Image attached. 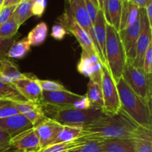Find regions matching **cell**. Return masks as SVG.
<instances>
[{
  "label": "cell",
  "instance_id": "cell-1",
  "mask_svg": "<svg viewBox=\"0 0 152 152\" xmlns=\"http://www.w3.org/2000/svg\"><path fill=\"white\" fill-rule=\"evenodd\" d=\"M139 126L123 110L113 115H105L102 118L83 128V140L102 141L105 140L134 138Z\"/></svg>",
  "mask_w": 152,
  "mask_h": 152
},
{
  "label": "cell",
  "instance_id": "cell-2",
  "mask_svg": "<svg viewBox=\"0 0 152 152\" xmlns=\"http://www.w3.org/2000/svg\"><path fill=\"white\" fill-rule=\"evenodd\" d=\"M120 102V109L123 110L137 126L151 130V109L145 100L137 95L123 78L117 83Z\"/></svg>",
  "mask_w": 152,
  "mask_h": 152
},
{
  "label": "cell",
  "instance_id": "cell-3",
  "mask_svg": "<svg viewBox=\"0 0 152 152\" xmlns=\"http://www.w3.org/2000/svg\"><path fill=\"white\" fill-rule=\"evenodd\" d=\"M42 106L45 114L52 113L53 115L50 119L62 126L83 128L106 115L102 108L96 106L85 110L77 109L74 107L57 108L47 105H42Z\"/></svg>",
  "mask_w": 152,
  "mask_h": 152
},
{
  "label": "cell",
  "instance_id": "cell-4",
  "mask_svg": "<svg viewBox=\"0 0 152 152\" xmlns=\"http://www.w3.org/2000/svg\"><path fill=\"white\" fill-rule=\"evenodd\" d=\"M105 60L113 80L116 83L122 78L127 62L126 51L120 39L119 31L106 23Z\"/></svg>",
  "mask_w": 152,
  "mask_h": 152
},
{
  "label": "cell",
  "instance_id": "cell-5",
  "mask_svg": "<svg viewBox=\"0 0 152 152\" xmlns=\"http://www.w3.org/2000/svg\"><path fill=\"white\" fill-rule=\"evenodd\" d=\"M122 78L137 95L146 102L151 109V75L145 74L142 68H135L127 61Z\"/></svg>",
  "mask_w": 152,
  "mask_h": 152
},
{
  "label": "cell",
  "instance_id": "cell-6",
  "mask_svg": "<svg viewBox=\"0 0 152 152\" xmlns=\"http://www.w3.org/2000/svg\"><path fill=\"white\" fill-rule=\"evenodd\" d=\"M65 6L69 10L70 13H71L76 22L89 36L101 62L104 65H106L105 58L96 41L93 23L88 13L84 0H65Z\"/></svg>",
  "mask_w": 152,
  "mask_h": 152
},
{
  "label": "cell",
  "instance_id": "cell-7",
  "mask_svg": "<svg viewBox=\"0 0 152 152\" xmlns=\"http://www.w3.org/2000/svg\"><path fill=\"white\" fill-rule=\"evenodd\" d=\"M102 91L103 111L108 115L116 114L120 111V102L116 83L113 80L106 65H102Z\"/></svg>",
  "mask_w": 152,
  "mask_h": 152
},
{
  "label": "cell",
  "instance_id": "cell-8",
  "mask_svg": "<svg viewBox=\"0 0 152 152\" xmlns=\"http://www.w3.org/2000/svg\"><path fill=\"white\" fill-rule=\"evenodd\" d=\"M56 22L63 26L66 30L67 33H70L77 39L82 47V50H84L90 55H96L98 56L89 36L83 29V28L76 22L67 7L65 6L64 12L57 18Z\"/></svg>",
  "mask_w": 152,
  "mask_h": 152
},
{
  "label": "cell",
  "instance_id": "cell-9",
  "mask_svg": "<svg viewBox=\"0 0 152 152\" xmlns=\"http://www.w3.org/2000/svg\"><path fill=\"white\" fill-rule=\"evenodd\" d=\"M141 31L136 44L135 57L132 65L137 68H142L143 58L150 43L152 42V28L149 25L145 8H140Z\"/></svg>",
  "mask_w": 152,
  "mask_h": 152
},
{
  "label": "cell",
  "instance_id": "cell-10",
  "mask_svg": "<svg viewBox=\"0 0 152 152\" xmlns=\"http://www.w3.org/2000/svg\"><path fill=\"white\" fill-rule=\"evenodd\" d=\"M42 150L39 140L34 129L24 132L12 137L10 141L9 150L13 152H39Z\"/></svg>",
  "mask_w": 152,
  "mask_h": 152
},
{
  "label": "cell",
  "instance_id": "cell-11",
  "mask_svg": "<svg viewBox=\"0 0 152 152\" xmlns=\"http://www.w3.org/2000/svg\"><path fill=\"white\" fill-rule=\"evenodd\" d=\"M83 96L70 91L68 89L55 91H45L42 93L40 104L50 105L57 108L72 107L73 105L80 100Z\"/></svg>",
  "mask_w": 152,
  "mask_h": 152
},
{
  "label": "cell",
  "instance_id": "cell-12",
  "mask_svg": "<svg viewBox=\"0 0 152 152\" xmlns=\"http://www.w3.org/2000/svg\"><path fill=\"white\" fill-rule=\"evenodd\" d=\"M102 65V63L96 55H90L84 50H82L80 62L77 65V70L83 76L101 84Z\"/></svg>",
  "mask_w": 152,
  "mask_h": 152
},
{
  "label": "cell",
  "instance_id": "cell-13",
  "mask_svg": "<svg viewBox=\"0 0 152 152\" xmlns=\"http://www.w3.org/2000/svg\"><path fill=\"white\" fill-rule=\"evenodd\" d=\"M140 31L141 20L140 13L139 16L133 25L125 28V29L119 31L120 39H121L125 51H126L127 61L130 62L132 64L135 57L136 44L138 38H139Z\"/></svg>",
  "mask_w": 152,
  "mask_h": 152
},
{
  "label": "cell",
  "instance_id": "cell-14",
  "mask_svg": "<svg viewBox=\"0 0 152 152\" xmlns=\"http://www.w3.org/2000/svg\"><path fill=\"white\" fill-rule=\"evenodd\" d=\"M37 78L32 74H28L26 77L16 80L11 84L27 100L40 103L42 90L37 82Z\"/></svg>",
  "mask_w": 152,
  "mask_h": 152
},
{
  "label": "cell",
  "instance_id": "cell-15",
  "mask_svg": "<svg viewBox=\"0 0 152 152\" xmlns=\"http://www.w3.org/2000/svg\"><path fill=\"white\" fill-rule=\"evenodd\" d=\"M62 127L63 126L54 120L48 118L34 128L42 149L53 144Z\"/></svg>",
  "mask_w": 152,
  "mask_h": 152
},
{
  "label": "cell",
  "instance_id": "cell-16",
  "mask_svg": "<svg viewBox=\"0 0 152 152\" xmlns=\"http://www.w3.org/2000/svg\"><path fill=\"white\" fill-rule=\"evenodd\" d=\"M33 128L29 120L21 114L0 119V131L8 134L11 138Z\"/></svg>",
  "mask_w": 152,
  "mask_h": 152
},
{
  "label": "cell",
  "instance_id": "cell-17",
  "mask_svg": "<svg viewBox=\"0 0 152 152\" xmlns=\"http://www.w3.org/2000/svg\"><path fill=\"white\" fill-rule=\"evenodd\" d=\"M14 103L19 114L28 119L34 128L48 118L45 114L40 103L30 101H14Z\"/></svg>",
  "mask_w": 152,
  "mask_h": 152
},
{
  "label": "cell",
  "instance_id": "cell-18",
  "mask_svg": "<svg viewBox=\"0 0 152 152\" xmlns=\"http://www.w3.org/2000/svg\"><path fill=\"white\" fill-rule=\"evenodd\" d=\"M122 2L120 0H106L102 10L106 23L118 31L120 28Z\"/></svg>",
  "mask_w": 152,
  "mask_h": 152
},
{
  "label": "cell",
  "instance_id": "cell-19",
  "mask_svg": "<svg viewBox=\"0 0 152 152\" xmlns=\"http://www.w3.org/2000/svg\"><path fill=\"white\" fill-rule=\"evenodd\" d=\"M100 144L102 152H134V138L105 140Z\"/></svg>",
  "mask_w": 152,
  "mask_h": 152
},
{
  "label": "cell",
  "instance_id": "cell-20",
  "mask_svg": "<svg viewBox=\"0 0 152 152\" xmlns=\"http://www.w3.org/2000/svg\"><path fill=\"white\" fill-rule=\"evenodd\" d=\"M28 74H22L13 62L7 58L0 60V80L5 83H12L26 77Z\"/></svg>",
  "mask_w": 152,
  "mask_h": 152
},
{
  "label": "cell",
  "instance_id": "cell-21",
  "mask_svg": "<svg viewBox=\"0 0 152 152\" xmlns=\"http://www.w3.org/2000/svg\"><path fill=\"white\" fill-rule=\"evenodd\" d=\"M94 30L96 41L99 46L102 55L105 59V41H106V21L104 16L103 10H98L96 18L93 23ZM106 62V60H105Z\"/></svg>",
  "mask_w": 152,
  "mask_h": 152
},
{
  "label": "cell",
  "instance_id": "cell-22",
  "mask_svg": "<svg viewBox=\"0 0 152 152\" xmlns=\"http://www.w3.org/2000/svg\"><path fill=\"white\" fill-rule=\"evenodd\" d=\"M140 8L129 0L122 2V13L120 20V30L125 29L134 23L139 16Z\"/></svg>",
  "mask_w": 152,
  "mask_h": 152
},
{
  "label": "cell",
  "instance_id": "cell-23",
  "mask_svg": "<svg viewBox=\"0 0 152 152\" xmlns=\"http://www.w3.org/2000/svg\"><path fill=\"white\" fill-rule=\"evenodd\" d=\"M134 140V152H152L151 130L139 126Z\"/></svg>",
  "mask_w": 152,
  "mask_h": 152
},
{
  "label": "cell",
  "instance_id": "cell-24",
  "mask_svg": "<svg viewBox=\"0 0 152 152\" xmlns=\"http://www.w3.org/2000/svg\"><path fill=\"white\" fill-rule=\"evenodd\" d=\"M48 28L45 22H40L29 32L27 39L31 46H38L45 41Z\"/></svg>",
  "mask_w": 152,
  "mask_h": 152
},
{
  "label": "cell",
  "instance_id": "cell-25",
  "mask_svg": "<svg viewBox=\"0 0 152 152\" xmlns=\"http://www.w3.org/2000/svg\"><path fill=\"white\" fill-rule=\"evenodd\" d=\"M31 50V45L28 42L27 37L19 41H15L7 52V58L21 59L25 57Z\"/></svg>",
  "mask_w": 152,
  "mask_h": 152
},
{
  "label": "cell",
  "instance_id": "cell-26",
  "mask_svg": "<svg viewBox=\"0 0 152 152\" xmlns=\"http://www.w3.org/2000/svg\"><path fill=\"white\" fill-rule=\"evenodd\" d=\"M88 90L86 96H87L88 100L94 106L98 107L102 109L104 102L101 84L90 80L88 84Z\"/></svg>",
  "mask_w": 152,
  "mask_h": 152
},
{
  "label": "cell",
  "instance_id": "cell-27",
  "mask_svg": "<svg viewBox=\"0 0 152 152\" xmlns=\"http://www.w3.org/2000/svg\"><path fill=\"white\" fill-rule=\"evenodd\" d=\"M82 132H83V128L81 127L63 126L62 130L60 131L53 144L72 142L79 140L81 137Z\"/></svg>",
  "mask_w": 152,
  "mask_h": 152
},
{
  "label": "cell",
  "instance_id": "cell-28",
  "mask_svg": "<svg viewBox=\"0 0 152 152\" xmlns=\"http://www.w3.org/2000/svg\"><path fill=\"white\" fill-rule=\"evenodd\" d=\"M33 16L31 13V0H22L17 4L12 17L19 26Z\"/></svg>",
  "mask_w": 152,
  "mask_h": 152
},
{
  "label": "cell",
  "instance_id": "cell-29",
  "mask_svg": "<svg viewBox=\"0 0 152 152\" xmlns=\"http://www.w3.org/2000/svg\"><path fill=\"white\" fill-rule=\"evenodd\" d=\"M0 96L13 101H28L11 83L0 80Z\"/></svg>",
  "mask_w": 152,
  "mask_h": 152
},
{
  "label": "cell",
  "instance_id": "cell-30",
  "mask_svg": "<svg viewBox=\"0 0 152 152\" xmlns=\"http://www.w3.org/2000/svg\"><path fill=\"white\" fill-rule=\"evenodd\" d=\"M84 141L85 140H83L81 139H79L77 140L72 141V142L52 144V145L45 147L39 152H68L72 148L81 145Z\"/></svg>",
  "mask_w": 152,
  "mask_h": 152
},
{
  "label": "cell",
  "instance_id": "cell-31",
  "mask_svg": "<svg viewBox=\"0 0 152 152\" xmlns=\"http://www.w3.org/2000/svg\"><path fill=\"white\" fill-rule=\"evenodd\" d=\"M19 114L14 101L0 97V119Z\"/></svg>",
  "mask_w": 152,
  "mask_h": 152
},
{
  "label": "cell",
  "instance_id": "cell-32",
  "mask_svg": "<svg viewBox=\"0 0 152 152\" xmlns=\"http://www.w3.org/2000/svg\"><path fill=\"white\" fill-rule=\"evenodd\" d=\"M19 25L13 17L8 21L0 25V37L10 38L16 36L17 34Z\"/></svg>",
  "mask_w": 152,
  "mask_h": 152
},
{
  "label": "cell",
  "instance_id": "cell-33",
  "mask_svg": "<svg viewBox=\"0 0 152 152\" xmlns=\"http://www.w3.org/2000/svg\"><path fill=\"white\" fill-rule=\"evenodd\" d=\"M68 152H102L100 141L85 140L81 145Z\"/></svg>",
  "mask_w": 152,
  "mask_h": 152
},
{
  "label": "cell",
  "instance_id": "cell-34",
  "mask_svg": "<svg viewBox=\"0 0 152 152\" xmlns=\"http://www.w3.org/2000/svg\"><path fill=\"white\" fill-rule=\"evenodd\" d=\"M37 82L39 85L42 90L45 91H55L66 90V88L61 83H58V82L48 80H39L38 78H37Z\"/></svg>",
  "mask_w": 152,
  "mask_h": 152
},
{
  "label": "cell",
  "instance_id": "cell-35",
  "mask_svg": "<svg viewBox=\"0 0 152 152\" xmlns=\"http://www.w3.org/2000/svg\"><path fill=\"white\" fill-rule=\"evenodd\" d=\"M16 36L10 38L0 37V60L7 58V52L11 45L16 41Z\"/></svg>",
  "mask_w": 152,
  "mask_h": 152
},
{
  "label": "cell",
  "instance_id": "cell-36",
  "mask_svg": "<svg viewBox=\"0 0 152 152\" xmlns=\"http://www.w3.org/2000/svg\"><path fill=\"white\" fill-rule=\"evenodd\" d=\"M46 7V0H31V13L33 16L41 17Z\"/></svg>",
  "mask_w": 152,
  "mask_h": 152
},
{
  "label": "cell",
  "instance_id": "cell-37",
  "mask_svg": "<svg viewBox=\"0 0 152 152\" xmlns=\"http://www.w3.org/2000/svg\"><path fill=\"white\" fill-rule=\"evenodd\" d=\"M152 42L150 43L148 49L145 53L143 58V64H142V69L145 73L148 75H151L152 71Z\"/></svg>",
  "mask_w": 152,
  "mask_h": 152
},
{
  "label": "cell",
  "instance_id": "cell-38",
  "mask_svg": "<svg viewBox=\"0 0 152 152\" xmlns=\"http://www.w3.org/2000/svg\"><path fill=\"white\" fill-rule=\"evenodd\" d=\"M16 5L2 7L0 9V25L8 21L13 16Z\"/></svg>",
  "mask_w": 152,
  "mask_h": 152
},
{
  "label": "cell",
  "instance_id": "cell-39",
  "mask_svg": "<svg viewBox=\"0 0 152 152\" xmlns=\"http://www.w3.org/2000/svg\"><path fill=\"white\" fill-rule=\"evenodd\" d=\"M68 34L66 30L65 29L63 26H62L59 24L56 23L52 27V31H51V37L54 38L55 39L57 40H62L63 39L65 35Z\"/></svg>",
  "mask_w": 152,
  "mask_h": 152
},
{
  "label": "cell",
  "instance_id": "cell-40",
  "mask_svg": "<svg viewBox=\"0 0 152 152\" xmlns=\"http://www.w3.org/2000/svg\"><path fill=\"white\" fill-rule=\"evenodd\" d=\"M10 139L11 137L8 134L0 131V152L8 151Z\"/></svg>",
  "mask_w": 152,
  "mask_h": 152
},
{
  "label": "cell",
  "instance_id": "cell-41",
  "mask_svg": "<svg viewBox=\"0 0 152 152\" xmlns=\"http://www.w3.org/2000/svg\"><path fill=\"white\" fill-rule=\"evenodd\" d=\"M72 107H74V108H77V109L85 110L92 108V107H94V105L91 103V102L88 100L87 96L85 95V96H83L80 100L76 102L73 105Z\"/></svg>",
  "mask_w": 152,
  "mask_h": 152
},
{
  "label": "cell",
  "instance_id": "cell-42",
  "mask_svg": "<svg viewBox=\"0 0 152 152\" xmlns=\"http://www.w3.org/2000/svg\"><path fill=\"white\" fill-rule=\"evenodd\" d=\"M84 2L85 4H86V9L88 10V13L89 14V16L91 18V20L92 23H94V22L95 20V18H96V13H97V11L99 9L96 8L90 0H84Z\"/></svg>",
  "mask_w": 152,
  "mask_h": 152
},
{
  "label": "cell",
  "instance_id": "cell-43",
  "mask_svg": "<svg viewBox=\"0 0 152 152\" xmlns=\"http://www.w3.org/2000/svg\"><path fill=\"white\" fill-rule=\"evenodd\" d=\"M145 14L148 19L149 25L152 28V0H149L145 7Z\"/></svg>",
  "mask_w": 152,
  "mask_h": 152
},
{
  "label": "cell",
  "instance_id": "cell-44",
  "mask_svg": "<svg viewBox=\"0 0 152 152\" xmlns=\"http://www.w3.org/2000/svg\"><path fill=\"white\" fill-rule=\"evenodd\" d=\"M129 1L136 4L139 8H145V5H146L149 0H129Z\"/></svg>",
  "mask_w": 152,
  "mask_h": 152
},
{
  "label": "cell",
  "instance_id": "cell-45",
  "mask_svg": "<svg viewBox=\"0 0 152 152\" xmlns=\"http://www.w3.org/2000/svg\"><path fill=\"white\" fill-rule=\"evenodd\" d=\"M22 1V0H4L2 7L17 5V4H19Z\"/></svg>",
  "mask_w": 152,
  "mask_h": 152
},
{
  "label": "cell",
  "instance_id": "cell-46",
  "mask_svg": "<svg viewBox=\"0 0 152 152\" xmlns=\"http://www.w3.org/2000/svg\"><path fill=\"white\" fill-rule=\"evenodd\" d=\"M105 1H106V0H97L98 8H99V10H103Z\"/></svg>",
  "mask_w": 152,
  "mask_h": 152
},
{
  "label": "cell",
  "instance_id": "cell-47",
  "mask_svg": "<svg viewBox=\"0 0 152 152\" xmlns=\"http://www.w3.org/2000/svg\"><path fill=\"white\" fill-rule=\"evenodd\" d=\"M90 1H91L92 3H93L95 7H96V8L99 9V8H98V3H97V0H90Z\"/></svg>",
  "mask_w": 152,
  "mask_h": 152
},
{
  "label": "cell",
  "instance_id": "cell-48",
  "mask_svg": "<svg viewBox=\"0 0 152 152\" xmlns=\"http://www.w3.org/2000/svg\"><path fill=\"white\" fill-rule=\"evenodd\" d=\"M3 2H4V0H0V9H1V7H2Z\"/></svg>",
  "mask_w": 152,
  "mask_h": 152
},
{
  "label": "cell",
  "instance_id": "cell-49",
  "mask_svg": "<svg viewBox=\"0 0 152 152\" xmlns=\"http://www.w3.org/2000/svg\"><path fill=\"white\" fill-rule=\"evenodd\" d=\"M4 152H13V151H4Z\"/></svg>",
  "mask_w": 152,
  "mask_h": 152
},
{
  "label": "cell",
  "instance_id": "cell-50",
  "mask_svg": "<svg viewBox=\"0 0 152 152\" xmlns=\"http://www.w3.org/2000/svg\"><path fill=\"white\" fill-rule=\"evenodd\" d=\"M120 1H123V0H120Z\"/></svg>",
  "mask_w": 152,
  "mask_h": 152
},
{
  "label": "cell",
  "instance_id": "cell-51",
  "mask_svg": "<svg viewBox=\"0 0 152 152\" xmlns=\"http://www.w3.org/2000/svg\"><path fill=\"white\" fill-rule=\"evenodd\" d=\"M123 1H125V0H123Z\"/></svg>",
  "mask_w": 152,
  "mask_h": 152
},
{
  "label": "cell",
  "instance_id": "cell-52",
  "mask_svg": "<svg viewBox=\"0 0 152 152\" xmlns=\"http://www.w3.org/2000/svg\"><path fill=\"white\" fill-rule=\"evenodd\" d=\"M0 97H1V96H0Z\"/></svg>",
  "mask_w": 152,
  "mask_h": 152
}]
</instances>
